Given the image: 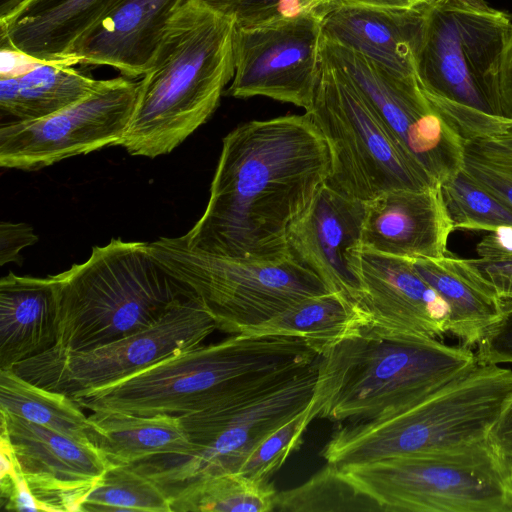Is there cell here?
<instances>
[{
    "mask_svg": "<svg viewBox=\"0 0 512 512\" xmlns=\"http://www.w3.org/2000/svg\"><path fill=\"white\" fill-rule=\"evenodd\" d=\"M362 248L416 259L448 255L454 227L441 185L396 189L365 202Z\"/></svg>",
    "mask_w": 512,
    "mask_h": 512,
    "instance_id": "obj_19",
    "label": "cell"
},
{
    "mask_svg": "<svg viewBox=\"0 0 512 512\" xmlns=\"http://www.w3.org/2000/svg\"><path fill=\"white\" fill-rule=\"evenodd\" d=\"M494 112L495 116L512 121V29L503 55Z\"/></svg>",
    "mask_w": 512,
    "mask_h": 512,
    "instance_id": "obj_40",
    "label": "cell"
},
{
    "mask_svg": "<svg viewBox=\"0 0 512 512\" xmlns=\"http://www.w3.org/2000/svg\"><path fill=\"white\" fill-rule=\"evenodd\" d=\"M276 495L270 481L225 473L190 482L169 498L172 512H269L275 509Z\"/></svg>",
    "mask_w": 512,
    "mask_h": 512,
    "instance_id": "obj_29",
    "label": "cell"
},
{
    "mask_svg": "<svg viewBox=\"0 0 512 512\" xmlns=\"http://www.w3.org/2000/svg\"><path fill=\"white\" fill-rule=\"evenodd\" d=\"M314 420L311 403L267 435L248 455L238 473L256 482H269L292 452L297 450L308 425Z\"/></svg>",
    "mask_w": 512,
    "mask_h": 512,
    "instance_id": "obj_33",
    "label": "cell"
},
{
    "mask_svg": "<svg viewBox=\"0 0 512 512\" xmlns=\"http://www.w3.org/2000/svg\"><path fill=\"white\" fill-rule=\"evenodd\" d=\"M512 16L484 0H430L413 50L415 77L444 116H495Z\"/></svg>",
    "mask_w": 512,
    "mask_h": 512,
    "instance_id": "obj_8",
    "label": "cell"
},
{
    "mask_svg": "<svg viewBox=\"0 0 512 512\" xmlns=\"http://www.w3.org/2000/svg\"><path fill=\"white\" fill-rule=\"evenodd\" d=\"M216 329L214 319L194 294L147 329L90 350L49 349L12 370L38 386L74 398L198 346Z\"/></svg>",
    "mask_w": 512,
    "mask_h": 512,
    "instance_id": "obj_12",
    "label": "cell"
},
{
    "mask_svg": "<svg viewBox=\"0 0 512 512\" xmlns=\"http://www.w3.org/2000/svg\"><path fill=\"white\" fill-rule=\"evenodd\" d=\"M286 512L382 511L369 496L353 487L337 467L326 464L298 487L277 492L275 509Z\"/></svg>",
    "mask_w": 512,
    "mask_h": 512,
    "instance_id": "obj_31",
    "label": "cell"
},
{
    "mask_svg": "<svg viewBox=\"0 0 512 512\" xmlns=\"http://www.w3.org/2000/svg\"><path fill=\"white\" fill-rule=\"evenodd\" d=\"M510 468H511V470H512V463L510 464Z\"/></svg>",
    "mask_w": 512,
    "mask_h": 512,
    "instance_id": "obj_47",
    "label": "cell"
},
{
    "mask_svg": "<svg viewBox=\"0 0 512 512\" xmlns=\"http://www.w3.org/2000/svg\"><path fill=\"white\" fill-rule=\"evenodd\" d=\"M512 398V370L481 364L418 404L339 427L322 449L337 468L489 439Z\"/></svg>",
    "mask_w": 512,
    "mask_h": 512,
    "instance_id": "obj_6",
    "label": "cell"
},
{
    "mask_svg": "<svg viewBox=\"0 0 512 512\" xmlns=\"http://www.w3.org/2000/svg\"><path fill=\"white\" fill-rule=\"evenodd\" d=\"M1 504L10 511H44L17 467L0 476Z\"/></svg>",
    "mask_w": 512,
    "mask_h": 512,
    "instance_id": "obj_37",
    "label": "cell"
},
{
    "mask_svg": "<svg viewBox=\"0 0 512 512\" xmlns=\"http://www.w3.org/2000/svg\"><path fill=\"white\" fill-rule=\"evenodd\" d=\"M215 11L231 18L235 26L245 27L314 14L320 18L336 0H201Z\"/></svg>",
    "mask_w": 512,
    "mask_h": 512,
    "instance_id": "obj_34",
    "label": "cell"
},
{
    "mask_svg": "<svg viewBox=\"0 0 512 512\" xmlns=\"http://www.w3.org/2000/svg\"><path fill=\"white\" fill-rule=\"evenodd\" d=\"M471 348L369 326L320 355L311 415L357 423L410 408L477 365Z\"/></svg>",
    "mask_w": 512,
    "mask_h": 512,
    "instance_id": "obj_4",
    "label": "cell"
},
{
    "mask_svg": "<svg viewBox=\"0 0 512 512\" xmlns=\"http://www.w3.org/2000/svg\"><path fill=\"white\" fill-rule=\"evenodd\" d=\"M59 303L53 275L12 272L0 279V370L51 349L56 342Z\"/></svg>",
    "mask_w": 512,
    "mask_h": 512,
    "instance_id": "obj_23",
    "label": "cell"
},
{
    "mask_svg": "<svg viewBox=\"0 0 512 512\" xmlns=\"http://www.w3.org/2000/svg\"><path fill=\"white\" fill-rule=\"evenodd\" d=\"M428 2L412 8L336 4L321 17L323 40L416 78L413 50Z\"/></svg>",
    "mask_w": 512,
    "mask_h": 512,
    "instance_id": "obj_20",
    "label": "cell"
},
{
    "mask_svg": "<svg viewBox=\"0 0 512 512\" xmlns=\"http://www.w3.org/2000/svg\"><path fill=\"white\" fill-rule=\"evenodd\" d=\"M57 351L97 348L159 322L194 292L151 253L148 242L111 239L89 258L53 275Z\"/></svg>",
    "mask_w": 512,
    "mask_h": 512,
    "instance_id": "obj_5",
    "label": "cell"
},
{
    "mask_svg": "<svg viewBox=\"0 0 512 512\" xmlns=\"http://www.w3.org/2000/svg\"><path fill=\"white\" fill-rule=\"evenodd\" d=\"M88 423L90 442L113 466L192 451L179 416L93 411Z\"/></svg>",
    "mask_w": 512,
    "mask_h": 512,
    "instance_id": "obj_25",
    "label": "cell"
},
{
    "mask_svg": "<svg viewBox=\"0 0 512 512\" xmlns=\"http://www.w3.org/2000/svg\"><path fill=\"white\" fill-rule=\"evenodd\" d=\"M234 21L201 0H182L167 20L121 141L130 154L170 153L217 109L234 68Z\"/></svg>",
    "mask_w": 512,
    "mask_h": 512,
    "instance_id": "obj_3",
    "label": "cell"
},
{
    "mask_svg": "<svg viewBox=\"0 0 512 512\" xmlns=\"http://www.w3.org/2000/svg\"><path fill=\"white\" fill-rule=\"evenodd\" d=\"M182 0H123L73 49L67 60L107 66L133 79L145 74L162 30Z\"/></svg>",
    "mask_w": 512,
    "mask_h": 512,
    "instance_id": "obj_21",
    "label": "cell"
},
{
    "mask_svg": "<svg viewBox=\"0 0 512 512\" xmlns=\"http://www.w3.org/2000/svg\"><path fill=\"white\" fill-rule=\"evenodd\" d=\"M419 275L448 305L447 333L460 345L476 346L502 316L505 301L471 259L450 254L412 259Z\"/></svg>",
    "mask_w": 512,
    "mask_h": 512,
    "instance_id": "obj_24",
    "label": "cell"
},
{
    "mask_svg": "<svg viewBox=\"0 0 512 512\" xmlns=\"http://www.w3.org/2000/svg\"><path fill=\"white\" fill-rule=\"evenodd\" d=\"M138 82L102 80L78 102L43 118L0 125V166L38 170L61 160L120 145L132 116Z\"/></svg>",
    "mask_w": 512,
    "mask_h": 512,
    "instance_id": "obj_14",
    "label": "cell"
},
{
    "mask_svg": "<svg viewBox=\"0 0 512 512\" xmlns=\"http://www.w3.org/2000/svg\"><path fill=\"white\" fill-rule=\"evenodd\" d=\"M463 171L478 185L512 207V177L467 155Z\"/></svg>",
    "mask_w": 512,
    "mask_h": 512,
    "instance_id": "obj_38",
    "label": "cell"
},
{
    "mask_svg": "<svg viewBox=\"0 0 512 512\" xmlns=\"http://www.w3.org/2000/svg\"><path fill=\"white\" fill-rule=\"evenodd\" d=\"M322 56L351 80L407 154L436 184L463 169V137L425 96L416 78L402 76L325 40Z\"/></svg>",
    "mask_w": 512,
    "mask_h": 512,
    "instance_id": "obj_13",
    "label": "cell"
},
{
    "mask_svg": "<svg viewBox=\"0 0 512 512\" xmlns=\"http://www.w3.org/2000/svg\"><path fill=\"white\" fill-rule=\"evenodd\" d=\"M479 259L504 261L512 259V227L489 232L476 246Z\"/></svg>",
    "mask_w": 512,
    "mask_h": 512,
    "instance_id": "obj_42",
    "label": "cell"
},
{
    "mask_svg": "<svg viewBox=\"0 0 512 512\" xmlns=\"http://www.w3.org/2000/svg\"><path fill=\"white\" fill-rule=\"evenodd\" d=\"M319 356L301 338L235 334L183 350L72 399L92 412L180 416L278 387L305 372Z\"/></svg>",
    "mask_w": 512,
    "mask_h": 512,
    "instance_id": "obj_2",
    "label": "cell"
},
{
    "mask_svg": "<svg viewBox=\"0 0 512 512\" xmlns=\"http://www.w3.org/2000/svg\"><path fill=\"white\" fill-rule=\"evenodd\" d=\"M102 80L69 61H42L15 77H0L1 116L33 120L56 113L93 92Z\"/></svg>",
    "mask_w": 512,
    "mask_h": 512,
    "instance_id": "obj_26",
    "label": "cell"
},
{
    "mask_svg": "<svg viewBox=\"0 0 512 512\" xmlns=\"http://www.w3.org/2000/svg\"><path fill=\"white\" fill-rule=\"evenodd\" d=\"M38 241L33 228L26 223L1 221L0 223V264L16 262L20 251Z\"/></svg>",
    "mask_w": 512,
    "mask_h": 512,
    "instance_id": "obj_39",
    "label": "cell"
},
{
    "mask_svg": "<svg viewBox=\"0 0 512 512\" xmlns=\"http://www.w3.org/2000/svg\"><path fill=\"white\" fill-rule=\"evenodd\" d=\"M26 0H0V20L10 16Z\"/></svg>",
    "mask_w": 512,
    "mask_h": 512,
    "instance_id": "obj_45",
    "label": "cell"
},
{
    "mask_svg": "<svg viewBox=\"0 0 512 512\" xmlns=\"http://www.w3.org/2000/svg\"><path fill=\"white\" fill-rule=\"evenodd\" d=\"M0 411L92 444L88 417L72 398L38 386L12 369L0 370Z\"/></svg>",
    "mask_w": 512,
    "mask_h": 512,
    "instance_id": "obj_28",
    "label": "cell"
},
{
    "mask_svg": "<svg viewBox=\"0 0 512 512\" xmlns=\"http://www.w3.org/2000/svg\"><path fill=\"white\" fill-rule=\"evenodd\" d=\"M475 355L481 364H512V301H505L502 316L477 343Z\"/></svg>",
    "mask_w": 512,
    "mask_h": 512,
    "instance_id": "obj_36",
    "label": "cell"
},
{
    "mask_svg": "<svg viewBox=\"0 0 512 512\" xmlns=\"http://www.w3.org/2000/svg\"><path fill=\"white\" fill-rule=\"evenodd\" d=\"M489 439L499 454L512 463V398L493 427Z\"/></svg>",
    "mask_w": 512,
    "mask_h": 512,
    "instance_id": "obj_43",
    "label": "cell"
},
{
    "mask_svg": "<svg viewBox=\"0 0 512 512\" xmlns=\"http://www.w3.org/2000/svg\"><path fill=\"white\" fill-rule=\"evenodd\" d=\"M317 366L318 361L263 396L242 395L180 415L192 451L187 455L156 456L131 466L154 480L168 497L190 482L238 473L251 451L267 435L311 403Z\"/></svg>",
    "mask_w": 512,
    "mask_h": 512,
    "instance_id": "obj_11",
    "label": "cell"
},
{
    "mask_svg": "<svg viewBox=\"0 0 512 512\" xmlns=\"http://www.w3.org/2000/svg\"><path fill=\"white\" fill-rule=\"evenodd\" d=\"M306 112L329 146L331 170L325 184L340 194L368 202L396 189L439 186L407 154L351 80L323 56Z\"/></svg>",
    "mask_w": 512,
    "mask_h": 512,
    "instance_id": "obj_9",
    "label": "cell"
},
{
    "mask_svg": "<svg viewBox=\"0 0 512 512\" xmlns=\"http://www.w3.org/2000/svg\"><path fill=\"white\" fill-rule=\"evenodd\" d=\"M321 18L314 14L237 27L234 76L225 94L268 97L310 110L322 63Z\"/></svg>",
    "mask_w": 512,
    "mask_h": 512,
    "instance_id": "obj_15",
    "label": "cell"
},
{
    "mask_svg": "<svg viewBox=\"0 0 512 512\" xmlns=\"http://www.w3.org/2000/svg\"><path fill=\"white\" fill-rule=\"evenodd\" d=\"M0 431L46 512H76L111 466L93 444L0 411Z\"/></svg>",
    "mask_w": 512,
    "mask_h": 512,
    "instance_id": "obj_16",
    "label": "cell"
},
{
    "mask_svg": "<svg viewBox=\"0 0 512 512\" xmlns=\"http://www.w3.org/2000/svg\"><path fill=\"white\" fill-rule=\"evenodd\" d=\"M430 0H336V4H355L386 8H412Z\"/></svg>",
    "mask_w": 512,
    "mask_h": 512,
    "instance_id": "obj_44",
    "label": "cell"
},
{
    "mask_svg": "<svg viewBox=\"0 0 512 512\" xmlns=\"http://www.w3.org/2000/svg\"><path fill=\"white\" fill-rule=\"evenodd\" d=\"M362 294L358 306L369 327L394 334L443 340L448 305L419 275L412 259L377 253L360 254Z\"/></svg>",
    "mask_w": 512,
    "mask_h": 512,
    "instance_id": "obj_18",
    "label": "cell"
},
{
    "mask_svg": "<svg viewBox=\"0 0 512 512\" xmlns=\"http://www.w3.org/2000/svg\"><path fill=\"white\" fill-rule=\"evenodd\" d=\"M465 155L483 162L512 161V121L488 118L465 140Z\"/></svg>",
    "mask_w": 512,
    "mask_h": 512,
    "instance_id": "obj_35",
    "label": "cell"
},
{
    "mask_svg": "<svg viewBox=\"0 0 512 512\" xmlns=\"http://www.w3.org/2000/svg\"><path fill=\"white\" fill-rule=\"evenodd\" d=\"M471 261L493 285L502 300L512 301V259L487 261L476 258Z\"/></svg>",
    "mask_w": 512,
    "mask_h": 512,
    "instance_id": "obj_41",
    "label": "cell"
},
{
    "mask_svg": "<svg viewBox=\"0 0 512 512\" xmlns=\"http://www.w3.org/2000/svg\"><path fill=\"white\" fill-rule=\"evenodd\" d=\"M367 325L355 301L330 291L306 298L243 334L301 338L321 355Z\"/></svg>",
    "mask_w": 512,
    "mask_h": 512,
    "instance_id": "obj_27",
    "label": "cell"
},
{
    "mask_svg": "<svg viewBox=\"0 0 512 512\" xmlns=\"http://www.w3.org/2000/svg\"><path fill=\"white\" fill-rule=\"evenodd\" d=\"M511 485H512V470H511Z\"/></svg>",
    "mask_w": 512,
    "mask_h": 512,
    "instance_id": "obj_46",
    "label": "cell"
},
{
    "mask_svg": "<svg viewBox=\"0 0 512 512\" xmlns=\"http://www.w3.org/2000/svg\"><path fill=\"white\" fill-rule=\"evenodd\" d=\"M122 1L26 0L0 20V48L40 61H68L75 46Z\"/></svg>",
    "mask_w": 512,
    "mask_h": 512,
    "instance_id": "obj_22",
    "label": "cell"
},
{
    "mask_svg": "<svg viewBox=\"0 0 512 512\" xmlns=\"http://www.w3.org/2000/svg\"><path fill=\"white\" fill-rule=\"evenodd\" d=\"M365 202L324 184L288 227L289 256L313 271L331 291L358 303Z\"/></svg>",
    "mask_w": 512,
    "mask_h": 512,
    "instance_id": "obj_17",
    "label": "cell"
},
{
    "mask_svg": "<svg viewBox=\"0 0 512 512\" xmlns=\"http://www.w3.org/2000/svg\"><path fill=\"white\" fill-rule=\"evenodd\" d=\"M330 170L329 146L307 112L242 123L223 138L207 206L181 237L217 256L284 260L288 227Z\"/></svg>",
    "mask_w": 512,
    "mask_h": 512,
    "instance_id": "obj_1",
    "label": "cell"
},
{
    "mask_svg": "<svg viewBox=\"0 0 512 512\" xmlns=\"http://www.w3.org/2000/svg\"><path fill=\"white\" fill-rule=\"evenodd\" d=\"M337 469L383 512H512L511 469L490 439Z\"/></svg>",
    "mask_w": 512,
    "mask_h": 512,
    "instance_id": "obj_7",
    "label": "cell"
},
{
    "mask_svg": "<svg viewBox=\"0 0 512 512\" xmlns=\"http://www.w3.org/2000/svg\"><path fill=\"white\" fill-rule=\"evenodd\" d=\"M152 255L200 299L217 329L232 335L279 315L296 303L331 290L291 257L248 261L205 253L181 236L148 242Z\"/></svg>",
    "mask_w": 512,
    "mask_h": 512,
    "instance_id": "obj_10",
    "label": "cell"
},
{
    "mask_svg": "<svg viewBox=\"0 0 512 512\" xmlns=\"http://www.w3.org/2000/svg\"><path fill=\"white\" fill-rule=\"evenodd\" d=\"M172 512L170 498L131 465H111L81 504L79 512Z\"/></svg>",
    "mask_w": 512,
    "mask_h": 512,
    "instance_id": "obj_30",
    "label": "cell"
},
{
    "mask_svg": "<svg viewBox=\"0 0 512 512\" xmlns=\"http://www.w3.org/2000/svg\"><path fill=\"white\" fill-rule=\"evenodd\" d=\"M454 230L492 232L512 227V207L472 180L463 169L441 184Z\"/></svg>",
    "mask_w": 512,
    "mask_h": 512,
    "instance_id": "obj_32",
    "label": "cell"
}]
</instances>
